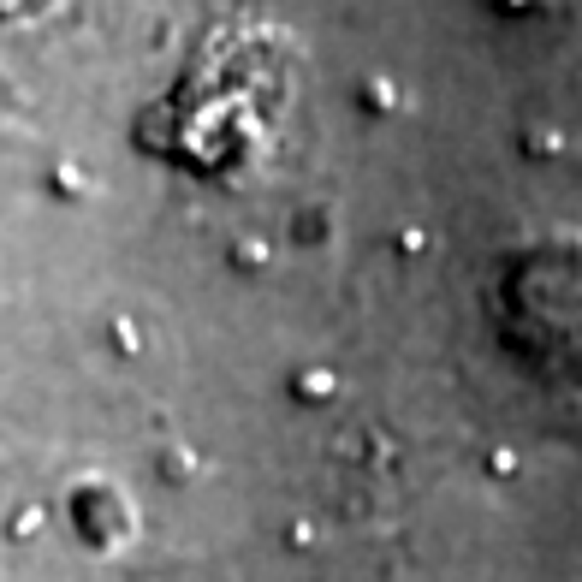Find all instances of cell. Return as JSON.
Masks as SVG:
<instances>
[{"label":"cell","instance_id":"1","mask_svg":"<svg viewBox=\"0 0 582 582\" xmlns=\"http://www.w3.org/2000/svg\"><path fill=\"white\" fill-rule=\"evenodd\" d=\"M333 387V374H303V398H327Z\"/></svg>","mask_w":582,"mask_h":582}]
</instances>
